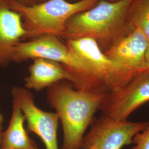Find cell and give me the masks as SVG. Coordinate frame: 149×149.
<instances>
[{
    "mask_svg": "<svg viewBox=\"0 0 149 149\" xmlns=\"http://www.w3.org/2000/svg\"><path fill=\"white\" fill-rule=\"evenodd\" d=\"M65 41L74 60L73 68L68 70L74 79L72 86L76 88L104 95L122 88L138 74L109 58L92 39Z\"/></svg>",
    "mask_w": 149,
    "mask_h": 149,
    "instance_id": "6da1fadb",
    "label": "cell"
},
{
    "mask_svg": "<svg viewBox=\"0 0 149 149\" xmlns=\"http://www.w3.org/2000/svg\"><path fill=\"white\" fill-rule=\"evenodd\" d=\"M12 100L20 107L28 131L42 140L45 149H59L58 129L59 119L55 112H47L36 105L31 92L25 87H16L12 90Z\"/></svg>",
    "mask_w": 149,
    "mask_h": 149,
    "instance_id": "52a82bcc",
    "label": "cell"
},
{
    "mask_svg": "<svg viewBox=\"0 0 149 149\" xmlns=\"http://www.w3.org/2000/svg\"><path fill=\"white\" fill-rule=\"evenodd\" d=\"M31 149H39L38 148L37 146V145H36V144H35L34 143H33V145H32V148H31Z\"/></svg>",
    "mask_w": 149,
    "mask_h": 149,
    "instance_id": "d6986e66",
    "label": "cell"
},
{
    "mask_svg": "<svg viewBox=\"0 0 149 149\" xmlns=\"http://www.w3.org/2000/svg\"><path fill=\"white\" fill-rule=\"evenodd\" d=\"M132 145L131 149H149V124L144 130L134 136Z\"/></svg>",
    "mask_w": 149,
    "mask_h": 149,
    "instance_id": "5bb4252c",
    "label": "cell"
},
{
    "mask_svg": "<svg viewBox=\"0 0 149 149\" xmlns=\"http://www.w3.org/2000/svg\"><path fill=\"white\" fill-rule=\"evenodd\" d=\"M148 122L116 120L101 115L91 124L81 149H122L132 145L134 136L146 128Z\"/></svg>",
    "mask_w": 149,
    "mask_h": 149,
    "instance_id": "5b68a950",
    "label": "cell"
},
{
    "mask_svg": "<svg viewBox=\"0 0 149 149\" xmlns=\"http://www.w3.org/2000/svg\"><path fill=\"white\" fill-rule=\"evenodd\" d=\"M148 102L149 70H146L139 72L122 88L104 94L99 111L111 119L126 120Z\"/></svg>",
    "mask_w": 149,
    "mask_h": 149,
    "instance_id": "8992f818",
    "label": "cell"
},
{
    "mask_svg": "<svg viewBox=\"0 0 149 149\" xmlns=\"http://www.w3.org/2000/svg\"><path fill=\"white\" fill-rule=\"evenodd\" d=\"M38 58L58 62L66 68L72 67L73 62L66 43L60 38L45 34L27 41H22L16 45L13 62L21 63Z\"/></svg>",
    "mask_w": 149,
    "mask_h": 149,
    "instance_id": "ba28073f",
    "label": "cell"
},
{
    "mask_svg": "<svg viewBox=\"0 0 149 149\" xmlns=\"http://www.w3.org/2000/svg\"><path fill=\"white\" fill-rule=\"evenodd\" d=\"M7 149V148H1V149Z\"/></svg>",
    "mask_w": 149,
    "mask_h": 149,
    "instance_id": "ffe728a7",
    "label": "cell"
},
{
    "mask_svg": "<svg viewBox=\"0 0 149 149\" xmlns=\"http://www.w3.org/2000/svg\"><path fill=\"white\" fill-rule=\"evenodd\" d=\"M7 2L15 1L21 5L26 6H32L37 5L47 0H6Z\"/></svg>",
    "mask_w": 149,
    "mask_h": 149,
    "instance_id": "9a60e30c",
    "label": "cell"
},
{
    "mask_svg": "<svg viewBox=\"0 0 149 149\" xmlns=\"http://www.w3.org/2000/svg\"></svg>",
    "mask_w": 149,
    "mask_h": 149,
    "instance_id": "44dd1931",
    "label": "cell"
},
{
    "mask_svg": "<svg viewBox=\"0 0 149 149\" xmlns=\"http://www.w3.org/2000/svg\"><path fill=\"white\" fill-rule=\"evenodd\" d=\"M13 108L11 119L7 129L3 131L1 148L31 149L34 143L24 128L25 118L20 107L12 100Z\"/></svg>",
    "mask_w": 149,
    "mask_h": 149,
    "instance_id": "7c38bea8",
    "label": "cell"
},
{
    "mask_svg": "<svg viewBox=\"0 0 149 149\" xmlns=\"http://www.w3.org/2000/svg\"><path fill=\"white\" fill-rule=\"evenodd\" d=\"M146 70H149V45L146 55Z\"/></svg>",
    "mask_w": 149,
    "mask_h": 149,
    "instance_id": "e0dca14e",
    "label": "cell"
},
{
    "mask_svg": "<svg viewBox=\"0 0 149 149\" xmlns=\"http://www.w3.org/2000/svg\"><path fill=\"white\" fill-rule=\"evenodd\" d=\"M100 0H47L32 6L8 2L11 8L21 16L27 31L26 39L31 40L45 34L61 38L66 24L71 17L88 10Z\"/></svg>",
    "mask_w": 149,
    "mask_h": 149,
    "instance_id": "277c9868",
    "label": "cell"
},
{
    "mask_svg": "<svg viewBox=\"0 0 149 149\" xmlns=\"http://www.w3.org/2000/svg\"><path fill=\"white\" fill-rule=\"evenodd\" d=\"M129 18L134 28L143 32L149 41V0H134Z\"/></svg>",
    "mask_w": 149,
    "mask_h": 149,
    "instance_id": "4fadbf2b",
    "label": "cell"
},
{
    "mask_svg": "<svg viewBox=\"0 0 149 149\" xmlns=\"http://www.w3.org/2000/svg\"><path fill=\"white\" fill-rule=\"evenodd\" d=\"M3 122H4V118L3 116L2 113L0 111V149L1 146V141H2V137L3 134Z\"/></svg>",
    "mask_w": 149,
    "mask_h": 149,
    "instance_id": "2e32d148",
    "label": "cell"
},
{
    "mask_svg": "<svg viewBox=\"0 0 149 149\" xmlns=\"http://www.w3.org/2000/svg\"><path fill=\"white\" fill-rule=\"evenodd\" d=\"M29 74L24 79V87L40 91L49 88L62 81L67 80L72 85L74 79L62 64L48 59L33 60L29 66Z\"/></svg>",
    "mask_w": 149,
    "mask_h": 149,
    "instance_id": "8fae6325",
    "label": "cell"
},
{
    "mask_svg": "<svg viewBox=\"0 0 149 149\" xmlns=\"http://www.w3.org/2000/svg\"><path fill=\"white\" fill-rule=\"evenodd\" d=\"M68 1L70 2H76V1H79L80 0H68ZM107 1H108V2H117V1H120V0H105Z\"/></svg>",
    "mask_w": 149,
    "mask_h": 149,
    "instance_id": "ac0fdd59",
    "label": "cell"
},
{
    "mask_svg": "<svg viewBox=\"0 0 149 149\" xmlns=\"http://www.w3.org/2000/svg\"><path fill=\"white\" fill-rule=\"evenodd\" d=\"M133 1L100 0L90 9L71 17L61 38L65 40L90 38L104 53L135 29L129 18Z\"/></svg>",
    "mask_w": 149,
    "mask_h": 149,
    "instance_id": "7a4b0ae2",
    "label": "cell"
},
{
    "mask_svg": "<svg viewBox=\"0 0 149 149\" xmlns=\"http://www.w3.org/2000/svg\"><path fill=\"white\" fill-rule=\"evenodd\" d=\"M149 45L144 33L136 28L104 53L123 68L139 73L146 70V55Z\"/></svg>",
    "mask_w": 149,
    "mask_h": 149,
    "instance_id": "9c48e42d",
    "label": "cell"
},
{
    "mask_svg": "<svg viewBox=\"0 0 149 149\" xmlns=\"http://www.w3.org/2000/svg\"><path fill=\"white\" fill-rule=\"evenodd\" d=\"M103 96L61 82L48 88L47 101L63 128L61 149H81L86 132L99 111Z\"/></svg>",
    "mask_w": 149,
    "mask_h": 149,
    "instance_id": "3957f363",
    "label": "cell"
},
{
    "mask_svg": "<svg viewBox=\"0 0 149 149\" xmlns=\"http://www.w3.org/2000/svg\"><path fill=\"white\" fill-rule=\"evenodd\" d=\"M27 33L21 16L13 10L8 2L0 0V67L13 62L16 45L26 39Z\"/></svg>",
    "mask_w": 149,
    "mask_h": 149,
    "instance_id": "30bf717a",
    "label": "cell"
}]
</instances>
